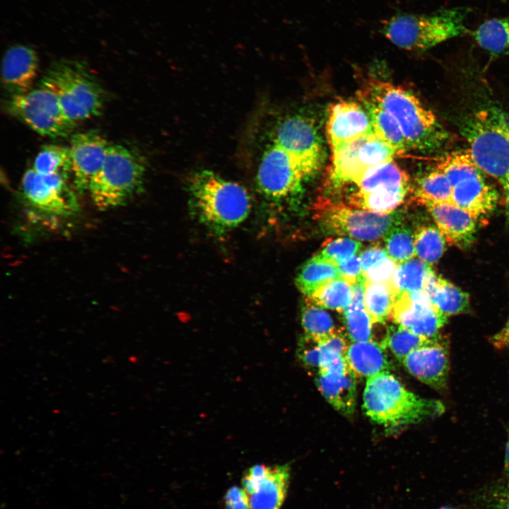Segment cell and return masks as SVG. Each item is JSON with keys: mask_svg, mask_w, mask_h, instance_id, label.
<instances>
[{"mask_svg": "<svg viewBox=\"0 0 509 509\" xmlns=\"http://www.w3.org/2000/svg\"><path fill=\"white\" fill-rule=\"evenodd\" d=\"M426 208L447 242L460 248L473 242L477 218L472 214L451 203L432 204Z\"/></svg>", "mask_w": 509, "mask_h": 509, "instance_id": "cell-20", "label": "cell"}, {"mask_svg": "<svg viewBox=\"0 0 509 509\" xmlns=\"http://www.w3.org/2000/svg\"><path fill=\"white\" fill-rule=\"evenodd\" d=\"M476 44L493 55L509 54V15L483 22L472 32Z\"/></svg>", "mask_w": 509, "mask_h": 509, "instance_id": "cell-29", "label": "cell"}, {"mask_svg": "<svg viewBox=\"0 0 509 509\" xmlns=\"http://www.w3.org/2000/svg\"><path fill=\"white\" fill-rule=\"evenodd\" d=\"M33 169L42 175H60L67 178L71 173L69 148L54 144L42 146L35 158Z\"/></svg>", "mask_w": 509, "mask_h": 509, "instance_id": "cell-34", "label": "cell"}, {"mask_svg": "<svg viewBox=\"0 0 509 509\" xmlns=\"http://www.w3.org/2000/svg\"><path fill=\"white\" fill-rule=\"evenodd\" d=\"M365 279L362 275L352 286L349 305L343 311L346 332L351 341H368L373 339V321L364 303Z\"/></svg>", "mask_w": 509, "mask_h": 509, "instance_id": "cell-26", "label": "cell"}, {"mask_svg": "<svg viewBox=\"0 0 509 509\" xmlns=\"http://www.w3.org/2000/svg\"><path fill=\"white\" fill-rule=\"evenodd\" d=\"M402 362L408 372L423 383L437 390L446 388L450 360L444 342L417 349Z\"/></svg>", "mask_w": 509, "mask_h": 509, "instance_id": "cell-18", "label": "cell"}, {"mask_svg": "<svg viewBox=\"0 0 509 509\" xmlns=\"http://www.w3.org/2000/svg\"><path fill=\"white\" fill-rule=\"evenodd\" d=\"M38 65L37 54L29 46L15 45L5 52L1 63V81L11 95L32 89Z\"/></svg>", "mask_w": 509, "mask_h": 509, "instance_id": "cell-19", "label": "cell"}, {"mask_svg": "<svg viewBox=\"0 0 509 509\" xmlns=\"http://www.w3.org/2000/svg\"><path fill=\"white\" fill-rule=\"evenodd\" d=\"M146 172L144 158L122 145H110L88 192L95 205L104 210L123 205L141 189Z\"/></svg>", "mask_w": 509, "mask_h": 509, "instance_id": "cell-7", "label": "cell"}, {"mask_svg": "<svg viewBox=\"0 0 509 509\" xmlns=\"http://www.w3.org/2000/svg\"><path fill=\"white\" fill-rule=\"evenodd\" d=\"M327 179L332 187L354 184L370 168L399 153L373 132L343 143L332 150Z\"/></svg>", "mask_w": 509, "mask_h": 509, "instance_id": "cell-10", "label": "cell"}, {"mask_svg": "<svg viewBox=\"0 0 509 509\" xmlns=\"http://www.w3.org/2000/svg\"><path fill=\"white\" fill-rule=\"evenodd\" d=\"M433 273L434 271L430 265L414 257L397 265L392 282L398 295L423 291L427 280Z\"/></svg>", "mask_w": 509, "mask_h": 509, "instance_id": "cell-33", "label": "cell"}, {"mask_svg": "<svg viewBox=\"0 0 509 509\" xmlns=\"http://www.w3.org/2000/svg\"><path fill=\"white\" fill-rule=\"evenodd\" d=\"M390 317L417 335L435 338L440 337L448 317L431 303L424 291H416L398 295Z\"/></svg>", "mask_w": 509, "mask_h": 509, "instance_id": "cell-15", "label": "cell"}, {"mask_svg": "<svg viewBox=\"0 0 509 509\" xmlns=\"http://www.w3.org/2000/svg\"><path fill=\"white\" fill-rule=\"evenodd\" d=\"M341 277L352 286L363 275L361 256L358 254L338 264Z\"/></svg>", "mask_w": 509, "mask_h": 509, "instance_id": "cell-42", "label": "cell"}, {"mask_svg": "<svg viewBox=\"0 0 509 509\" xmlns=\"http://www.w3.org/2000/svg\"><path fill=\"white\" fill-rule=\"evenodd\" d=\"M365 108L371 122L373 133L392 146L399 154L410 149L406 139L395 119L375 103L358 98Z\"/></svg>", "mask_w": 509, "mask_h": 509, "instance_id": "cell-28", "label": "cell"}, {"mask_svg": "<svg viewBox=\"0 0 509 509\" xmlns=\"http://www.w3.org/2000/svg\"><path fill=\"white\" fill-rule=\"evenodd\" d=\"M440 509H452V508L444 507V508H440Z\"/></svg>", "mask_w": 509, "mask_h": 509, "instance_id": "cell-48", "label": "cell"}, {"mask_svg": "<svg viewBox=\"0 0 509 509\" xmlns=\"http://www.w3.org/2000/svg\"><path fill=\"white\" fill-rule=\"evenodd\" d=\"M326 131L331 149L373 131L370 117L362 104L341 100L328 110Z\"/></svg>", "mask_w": 509, "mask_h": 509, "instance_id": "cell-17", "label": "cell"}, {"mask_svg": "<svg viewBox=\"0 0 509 509\" xmlns=\"http://www.w3.org/2000/svg\"><path fill=\"white\" fill-rule=\"evenodd\" d=\"M110 145L95 131L79 132L71 139L69 151L74 184L78 192L88 191L90 182L100 169Z\"/></svg>", "mask_w": 509, "mask_h": 509, "instance_id": "cell-16", "label": "cell"}, {"mask_svg": "<svg viewBox=\"0 0 509 509\" xmlns=\"http://www.w3.org/2000/svg\"><path fill=\"white\" fill-rule=\"evenodd\" d=\"M505 469L509 475V436L505 445Z\"/></svg>", "mask_w": 509, "mask_h": 509, "instance_id": "cell-47", "label": "cell"}, {"mask_svg": "<svg viewBox=\"0 0 509 509\" xmlns=\"http://www.w3.org/2000/svg\"><path fill=\"white\" fill-rule=\"evenodd\" d=\"M6 104L13 115L42 136H65L76 127L64 115L56 94L41 83L25 93L10 95Z\"/></svg>", "mask_w": 509, "mask_h": 509, "instance_id": "cell-11", "label": "cell"}, {"mask_svg": "<svg viewBox=\"0 0 509 509\" xmlns=\"http://www.w3.org/2000/svg\"><path fill=\"white\" fill-rule=\"evenodd\" d=\"M190 206L198 221L216 235L240 225L251 209V199L240 184L202 170L188 181Z\"/></svg>", "mask_w": 509, "mask_h": 509, "instance_id": "cell-2", "label": "cell"}, {"mask_svg": "<svg viewBox=\"0 0 509 509\" xmlns=\"http://www.w3.org/2000/svg\"><path fill=\"white\" fill-rule=\"evenodd\" d=\"M361 246L359 241L349 238L329 239L323 242L320 254L338 265L356 255Z\"/></svg>", "mask_w": 509, "mask_h": 509, "instance_id": "cell-39", "label": "cell"}, {"mask_svg": "<svg viewBox=\"0 0 509 509\" xmlns=\"http://www.w3.org/2000/svg\"><path fill=\"white\" fill-rule=\"evenodd\" d=\"M289 479L287 464L269 467L250 495V509H280L287 493Z\"/></svg>", "mask_w": 509, "mask_h": 509, "instance_id": "cell-24", "label": "cell"}, {"mask_svg": "<svg viewBox=\"0 0 509 509\" xmlns=\"http://www.w3.org/2000/svg\"><path fill=\"white\" fill-rule=\"evenodd\" d=\"M345 358L349 368L356 377L375 376L390 372V364L385 353V348L372 340L351 341Z\"/></svg>", "mask_w": 509, "mask_h": 509, "instance_id": "cell-23", "label": "cell"}, {"mask_svg": "<svg viewBox=\"0 0 509 509\" xmlns=\"http://www.w3.org/2000/svg\"><path fill=\"white\" fill-rule=\"evenodd\" d=\"M307 177L287 153L271 141L258 165L256 183L262 195L279 200L298 192Z\"/></svg>", "mask_w": 509, "mask_h": 509, "instance_id": "cell-13", "label": "cell"}, {"mask_svg": "<svg viewBox=\"0 0 509 509\" xmlns=\"http://www.w3.org/2000/svg\"><path fill=\"white\" fill-rule=\"evenodd\" d=\"M469 8H441L431 13H400L382 23L381 33L392 44L408 51H426L469 33Z\"/></svg>", "mask_w": 509, "mask_h": 509, "instance_id": "cell-5", "label": "cell"}, {"mask_svg": "<svg viewBox=\"0 0 509 509\" xmlns=\"http://www.w3.org/2000/svg\"><path fill=\"white\" fill-rule=\"evenodd\" d=\"M284 151L308 177L320 170L324 160L321 139L309 118L293 116L277 127L271 141Z\"/></svg>", "mask_w": 509, "mask_h": 509, "instance_id": "cell-12", "label": "cell"}, {"mask_svg": "<svg viewBox=\"0 0 509 509\" xmlns=\"http://www.w3.org/2000/svg\"><path fill=\"white\" fill-rule=\"evenodd\" d=\"M446 240L437 227L422 226L414 232L415 253L419 259L431 266L445 250Z\"/></svg>", "mask_w": 509, "mask_h": 509, "instance_id": "cell-36", "label": "cell"}, {"mask_svg": "<svg viewBox=\"0 0 509 509\" xmlns=\"http://www.w3.org/2000/svg\"><path fill=\"white\" fill-rule=\"evenodd\" d=\"M66 180L60 175H42L29 169L22 179L23 196L34 208L46 213L72 216L78 211L79 205Z\"/></svg>", "mask_w": 509, "mask_h": 509, "instance_id": "cell-14", "label": "cell"}, {"mask_svg": "<svg viewBox=\"0 0 509 509\" xmlns=\"http://www.w3.org/2000/svg\"><path fill=\"white\" fill-rule=\"evenodd\" d=\"M414 194L416 201L426 206L450 203L452 187L445 174L435 166L418 180Z\"/></svg>", "mask_w": 509, "mask_h": 509, "instance_id": "cell-31", "label": "cell"}, {"mask_svg": "<svg viewBox=\"0 0 509 509\" xmlns=\"http://www.w3.org/2000/svg\"><path fill=\"white\" fill-rule=\"evenodd\" d=\"M491 344L499 350H509V320L504 327L491 336Z\"/></svg>", "mask_w": 509, "mask_h": 509, "instance_id": "cell-46", "label": "cell"}, {"mask_svg": "<svg viewBox=\"0 0 509 509\" xmlns=\"http://www.w3.org/2000/svg\"><path fill=\"white\" fill-rule=\"evenodd\" d=\"M461 131L476 165L501 185L509 206V114L496 106L476 110Z\"/></svg>", "mask_w": 509, "mask_h": 509, "instance_id": "cell-3", "label": "cell"}, {"mask_svg": "<svg viewBox=\"0 0 509 509\" xmlns=\"http://www.w3.org/2000/svg\"><path fill=\"white\" fill-rule=\"evenodd\" d=\"M358 97L369 100L389 112L399 124L410 149L433 151L449 140L448 132L435 114L400 86L369 78L358 91Z\"/></svg>", "mask_w": 509, "mask_h": 509, "instance_id": "cell-1", "label": "cell"}, {"mask_svg": "<svg viewBox=\"0 0 509 509\" xmlns=\"http://www.w3.org/2000/svg\"><path fill=\"white\" fill-rule=\"evenodd\" d=\"M441 337L426 338L417 335L398 325L390 327L386 336L380 344L384 348H388L394 356L401 362L414 350L423 346L443 343Z\"/></svg>", "mask_w": 509, "mask_h": 509, "instance_id": "cell-32", "label": "cell"}, {"mask_svg": "<svg viewBox=\"0 0 509 509\" xmlns=\"http://www.w3.org/2000/svg\"><path fill=\"white\" fill-rule=\"evenodd\" d=\"M340 278L338 265L318 253L300 267L295 282L299 291L309 298L324 284Z\"/></svg>", "mask_w": 509, "mask_h": 509, "instance_id": "cell-27", "label": "cell"}, {"mask_svg": "<svg viewBox=\"0 0 509 509\" xmlns=\"http://www.w3.org/2000/svg\"><path fill=\"white\" fill-rule=\"evenodd\" d=\"M354 185L358 194H408L410 188L408 174L394 160L370 168Z\"/></svg>", "mask_w": 509, "mask_h": 509, "instance_id": "cell-22", "label": "cell"}, {"mask_svg": "<svg viewBox=\"0 0 509 509\" xmlns=\"http://www.w3.org/2000/svg\"><path fill=\"white\" fill-rule=\"evenodd\" d=\"M40 83L56 94L64 115L75 126L102 112L105 92L82 62H54Z\"/></svg>", "mask_w": 509, "mask_h": 509, "instance_id": "cell-6", "label": "cell"}, {"mask_svg": "<svg viewBox=\"0 0 509 509\" xmlns=\"http://www.w3.org/2000/svg\"><path fill=\"white\" fill-rule=\"evenodd\" d=\"M363 407L370 419L391 430L436 416L445 409L440 401L406 389L390 372L367 378Z\"/></svg>", "mask_w": 509, "mask_h": 509, "instance_id": "cell-4", "label": "cell"}, {"mask_svg": "<svg viewBox=\"0 0 509 509\" xmlns=\"http://www.w3.org/2000/svg\"><path fill=\"white\" fill-rule=\"evenodd\" d=\"M356 375L349 365L322 370L316 374L319 390L340 414L354 413L356 399Z\"/></svg>", "mask_w": 509, "mask_h": 509, "instance_id": "cell-21", "label": "cell"}, {"mask_svg": "<svg viewBox=\"0 0 509 509\" xmlns=\"http://www.w3.org/2000/svg\"><path fill=\"white\" fill-rule=\"evenodd\" d=\"M387 257L385 250L379 246L367 249L361 255L363 273Z\"/></svg>", "mask_w": 509, "mask_h": 509, "instance_id": "cell-44", "label": "cell"}, {"mask_svg": "<svg viewBox=\"0 0 509 509\" xmlns=\"http://www.w3.org/2000/svg\"><path fill=\"white\" fill-rule=\"evenodd\" d=\"M398 264L389 257L363 273L367 281L374 283H387L392 277Z\"/></svg>", "mask_w": 509, "mask_h": 509, "instance_id": "cell-41", "label": "cell"}, {"mask_svg": "<svg viewBox=\"0 0 509 509\" xmlns=\"http://www.w3.org/2000/svg\"><path fill=\"white\" fill-rule=\"evenodd\" d=\"M488 509H509V481L492 495Z\"/></svg>", "mask_w": 509, "mask_h": 509, "instance_id": "cell-45", "label": "cell"}, {"mask_svg": "<svg viewBox=\"0 0 509 509\" xmlns=\"http://www.w3.org/2000/svg\"><path fill=\"white\" fill-rule=\"evenodd\" d=\"M384 241L388 257L398 264L416 255L414 234L406 226H394L385 236Z\"/></svg>", "mask_w": 509, "mask_h": 509, "instance_id": "cell-38", "label": "cell"}, {"mask_svg": "<svg viewBox=\"0 0 509 509\" xmlns=\"http://www.w3.org/2000/svg\"><path fill=\"white\" fill-rule=\"evenodd\" d=\"M301 324L305 335L318 341L326 339L339 330L329 314L308 298L302 309Z\"/></svg>", "mask_w": 509, "mask_h": 509, "instance_id": "cell-35", "label": "cell"}, {"mask_svg": "<svg viewBox=\"0 0 509 509\" xmlns=\"http://www.w3.org/2000/svg\"><path fill=\"white\" fill-rule=\"evenodd\" d=\"M226 509H250V498L241 488L232 486L225 496Z\"/></svg>", "mask_w": 509, "mask_h": 509, "instance_id": "cell-43", "label": "cell"}, {"mask_svg": "<svg viewBox=\"0 0 509 509\" xmlns=\"http://www.w3.org/2000/svg\"><path fill=\"white\" fill-rule=\"evenodd\" d=\"M352 286L340 278L324 284L308 298L322 308L343 312L351 302Z\"/></svg>", "mask_w": 509, "mask_h": 509, "instance_id": "cell-37", "label": "cell"}, {"mask_svg": "<svg viewBox=\"0 0 509 509\" xmlns=\"http://www.w3.org/2000/svg\"><path fill=\"white\" fill-rule=\"evenodd\" d=\"M435 166L445 174L451 185V204L476 218L488 214L496 208L498 193L486 180L485 173L467 150L446 154Z\"/></svg>", "mask_w": 509, "mask_h": 509, "instance_id": "cell-8", "label": "cell"}, {"mask_svg": "<svg viewBox=\"0 0 509 509\" xmlns=\"http://www.w3.org/2000/svg\"><path fill=\"white\" fill-rule=\"evenodd\" d=\"M314 210L317 220L327 231L365 241L385 238L402 220L398 213L360 210L328 198H320Z\"/></svg>", "mask_w": 509, "mask_h": 509, "instance_id": "cell-9", "label": "cell"}, {"mask_svg": "<svg viewBox=\"0 0 509 509\" xmlns=\"http://www.w3.org/2000/svg\"><path fill=\"white\" fill-rule=\"evenodd\" d=\"M423 291L431 303L447 317L462 314L469 310V295L435 272L427 280Z\"/></svg>", "mask_w": 509, "mask_h": 509, "instance_id": "cell-25", "label": "cell"}, {"mask_svg": "<svg viewBox=\"0 0 509 509\" xmlns=\"http://www.w3.org/2000/svg\"><path fill=\"white\" fill-rule=\"evenodd\" d=\"M297 356L304 366L318 373L320 368L321 351L320 342L305 334L299 341Z\"/></svg>", "mask_w": 509, "mask_h": 509, "instance_id": "cell-40", "label": "cell"}, {"mask_svg": "<svg viewBox=\"0 0 509 509\" xmlns=\"http://www.w3.org/2000/svg\"><path fill=\"white\" fill-rule=\"evenodd\" d=\"M397 296L392 281L387 283L365 281V307L373 324H384L390 317Z\"/></svg>", "mask_w": 509, "mask_h": 509, "instance_id": "cell-30", "label": "cell"}]
</instances>
